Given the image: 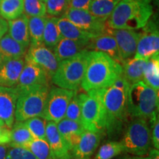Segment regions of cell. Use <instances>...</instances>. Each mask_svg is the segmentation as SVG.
Instances as JSON below:
<instances>
[{"instance_id": "d6986e66", "label": "cell", "mask_w": 159, "mask_h": 159, "mask_svg": "<svg viewBox=\"0 0 159 159\" xmlns=\"http://www.w3.org/2000/svg\"><path fill=\"white\" fill-rule=\"evenodd\" d=\"M102 136L98 133L85 130L81 134L78 144L71 150V153L77 158H89L96 151Z\"/></svg>"}, {"instance_id": "8d00e7d4", "label": "cell", "mask_w": 159, "mask_h": 159, "mask_svg": "<svg viewBox=\"0 0 159 159\" xmlns=\"http://www.w3.org/2000/svg\"><path fill=\"white\" fill-rule=\"evenodd\" d=\"M80 116L81 101L79 94L76 91L69 103L64 118L75 122H80Z\"/></svg>"}, {"instance_id": "44dd1931", "label": "cell", "mask_w": 159, "mask_h": 159, "mask_svg": "<svg viewBox=\"0 0 159 159\" xmlns=\"http://www.w3.org/2000/svg\"><path fill=\"white\" fill-rule=\"evenodd\" d=\"M88 43L77 41L66 38H61L58 43L53 47V52L58 62L76 56L86 49Z\"/></svg>"}, {"instance_id": "d6a6232c", "label": "cell", "mask_w": 159, "mask_h": 159, "mask_svg": "<svg viewBox=\"0 0 159 159\" xmlns=\"http://www.w3.org/2000/svg\"><path fill=\"white\" fill-rule=\"evenodd\" d=\"M47 121L41 116L33 117L24 122L33 139H46V126Z\"/></svg>"}, {"instance_id": "1f68e13d", "label": "cell", "mask_w": 159, "mask_h": 159, "mask_svg": "<svg viewBox=\"0 0 159 159\" xmlns=\"http://www.w3.org/2000/svg\"><path fill=\"white\" fill-rule=\"evenodd\" d=\"M25 148L28 149L37 159H55L46 139H33Z\"/></svg>"}, {"instance_id": "cb8c5ba5", "label": "cell", "mask_w": 159, "mask_h": 159, "mask_svg": "<svg viewBox=\"0 0 159 159\" xmlns=\"http://www.w3.org/2000/svg\"><path fill=\"white\" fill-rule=\"evenodd\" d=\"M148 60L132 58L125 60L121 63L122 68V76L130 83L134 84L142 81L143 74Z\"/></svg>"}, {"instance_id": "ab89813d", "label": "cell", "mask_w": 159, "mask_h": 159, "mask_svg": "<svg viewBox=\"0 0 159 159\" xmlns=\"http://www.w3.org/2000/svg\"><path fill=\"white\" fill-rule=\"evenodd\" d=\"M11 142V129L0 120V145Z\"/></svg>"}, {"instance_id": "d4e9b609", "label": "cell", "mask_w": 159, "mask_h": 159, "mask_svg": "<svg viewBox=\"0 0 159 159\" xmlns=\"http://www.w3.org/2000/svg\"><path fill=\"white\" fill-rule=\"evenodd\" d=\"M27 52V47L17 42L6 33L0 40V59L22 58Z\"/></svg>"}, {"instance_id": "60d3db41", "label": "cell", "mask_w": 159, "mask_h": 159, "mask_svg": "<svg viewBox=\"0 0 159 159\" xmlns=\"http://www.w3.org/2000/svg\"><path fill=\"white\" fill-rule=\"evenodd\" d=\"M91 2H92V0H70L69 7L88 11Z\"/></svg>"}, {"instance_id": "7bdbcfd3", "label": "cell", "mask_w": 159, "mask_h": 159, "mask_svg": "<svg viewBox=\"0 0 159 159\" xmlns=\"http://www.w3.org/2000/svg\"><path fill=\"white\" fill-rule=\"evenodd\" d=\"M144 159H159V152L156 149H151L148 152V156L144 157Z\"/></svg>"}, {"instance_id": "7c38bea8", "label": "cell", "mask_w": 159, "mask_h": 159, "mask_svg": "<svg viewBox=\"0 0 159 159\" xmlns=\"http://www.w3.org/2000/svg\"><path fill=\"white\" fill-rule=\"evenodd\" d=\"M25 61L39 66L52 78L58 66V61L52 50L41 43L39 45L30 44L25 55Z\"/></svg>"}, {"instance_id": "30bf717a", "label": "cell", "mask_w": 159, "mask_h": 159, "mask_svg": "<svg viewBox=\"0 0 159 159\" xmlns=\"http://www.w3.org/2000/svg\"><path fill=\"white\" fill-rule=\"evenodd\" d=\"M159 55V30L158 24L150 19L139 32L136 51L134 57L148 60Z\"/></svg>"}, {"instance_id": "8fae6325", "label": "cell", "mask_w": 159, "mask_h": 159, "mask_svg": "<svg viewBox=\"0 0 159 159\" xmlns=\"http://www.w3.org/2000/svg\"><path fill=\"white\" fill-rule=\"evenodd\" d=\"M62 16L69 20L79 28L92 33L94 35L106 33L108 28L107 20L99 19L86 10L69 7Z\"/></svg>"}, {"instance_id": "83f0119b", "label": "cell", "mask_w": 159, "mask_h": 159, "mask_svg": "<svg viewBox=\"0 0 159 159\" xmlns=\"http://www.w3.org/2000/svg\"><path fill=\"white\" fill-rule=\"evenodd\" d=\"M33 137L24 122H16L11 129V143L13 147H25Z\"/></svg>"}, {"instance_id": "f546056e", "label": "cell", "mask_w": 159, "mask_h": 159, "mask_svg": "<svg viewBox=\"0 0 159 159\" xmlns=\"http://www.w3.org/2000/svg\"><path fill=\"white\" fill-rule=\"evenodd\" d=\"M24 13V0H0V17L6 21L15 19Z\"/></svg>"}, {"instance_id": "603a6c76", "label": "cell", "mask_w": 159, "mask_h": 159, "mask_svg": "<svg viewBox=\"0 0 159 159\" xmlns=\"http://www.w3.org/2000/svg\"><path fill=\"white\" fill-rule=\"evenodd\" d=\"M57 26L62 38L88 43L91 38L96 36L92 33L81 30L65 17L57 18Z\"/></svg>"}, {"instance_id": "4fadbf2b", "label": "cell", "mask_w": 159, "mask_h": 159, "mask_svg": "<svg viewBox=\"0 0 159 159\" xmlns=\"http://www.w3.org/2000/svg\"><path fill=\"white\" fill-rule=\"evenodd\" d=\"M106 32L113 35L116 40L122 63L125 60L134 57L136 51L139 32L128 29H112L108 27Z\"/></svg>"}, {"instance_id": "5bb4252c", "label": "cell", "mask_w": 159, "mask_h": 159, "mask_svg": "<svg viewBox=\"0 0 159 159\" xmlns=\"http://www.w3.org/2000/svg\"><path fill=\"white\" fill-rule=\"evenodd\" d=\"M50 79L47 73L42 68L34 63L25 61L19 81L14 87L19 93L36 85L49 86Z\"/></svg>"}, {"instance_id": "9a60e30c", "label": "cell", "mask_w": 159, "mask_h": 159, "mask_svg": "<svg viewBox=\"0 0 159 159\" xmlns=\"http://www.w3.org/2000/svg\"><path fill=\"white\" fill-rule=\"evenodd\" d=\"M19 93L15 87L0 86V120L11 129L14 124L16 106Z\"/></svg>"}, {"instance_id": "52a82bcc", "label": "cell", "mask_w": 159, "mask_h": 159, "mask_svg": "<svg viewBox=\"0 0 159 159\" xmlns=\"http://www.w3.org/2000/svg\"><path fill=\"white\" fill-rule=\"evenodd\" d=\"M49 91L48 85H36L19 92L16 106V121L25 122L33 117H43Z\"/></svg>"}, {"instance_id": "bcb514c9", "label": "cell", "mask_w": 159, "mask_h": 159, "mask_svg": "<svg viewBox=\"0 0 159 159\" xmlns=\"http://www.w3.org/2000/svg\"><path fill=\"white\" fill-rule=\"evenodd\" d=\"M77 159H90L89 158H77Z\"/></svg>"}, {"instance_id": "484cf974", "label": "cell", "mask_w": 159, "mask_h": 159, "mask_svg": "<svg viewBox=\"0 0 159 159\" xmlns=\"http://www.w3.org/2000/svg\"><path fill=\"white\" fill-rule=\"evenodd\" d=\"M57 17L47 16L43 35V43L52 49L62 38L57 26Z\"/></svg>"}, {"instance_id": "f1b7e54d", "label": "cell", "mask_w": 159, "mask_h": 159, "mask_svg": "<svg viewBox=\"0 0 159 159\" xmlns=\"http://www.w3.org/2000/svg\"><path fill=\"white\" fill-rule=\"evenodd\" d=\"M120 0H92L88 11L99 19L107 20Z\"/></svg>"}, {"instance_id": "6da1fadb", "label": "cell", "mask_w": 159, "mask_h": 159, "mask_svg": "<svg viewBox=\"0 0 159 159\" xmlns=\"http://www.w3.org/2000/svg\"><path fill=\"white\" fill-rule=\"evenodd\" d=\"M130 85L121 75L110 86L94 90L104 108L106 133L111 139L120 134L129 116L128 94Z\"/></svg>"}, {"instance_id": "ac0fdd59", "label": "cell", "mask_w": 159, "mask_h": 159, "mask_svg": "<svg viewBox=\"0 0 159 159\" xmlns=\"http://www.w3.org/2000/svg\"><path fill=\"white\" fill-rule=\"evenodd\" d=\"M86 49L103 52L112 57L120 64L122 63L116 40L113 35L109 34L107 32L91 38L89 40Z\"/></svg>"}, {"instance_id": "836d02e7", "label": "cell", "mask_w": 159, "mask_h": 159, "mask_svg": "<svg viewBox=\"0 0 159 159\" xmlns=\"http://www.w3.org/2000/svg\"><path fill=\"white\" fill-rule=\"evenodd\" d=\"M124 152L119 142H109L100 147L94 159H112Z\"/></svg>"}, {"instance_id": "74e56055", "label": "cell", "mask_w": 159, "mask_h": 159, "mask_svg": "<svg viewBox=\"0 0 159 159\" xmlns=\"http://www.w3.org/2000/svg\"><path fill=\"white\" fill-rule=\"evenodd\" d=\"M7 159H37L28 149L22 147H13L8 148Z\"/></svg>"}, {"instance_id": "e575fe53", "label": "cell", "mask_w": 159, "mask_h": 159, "mask_svg": "<svg viewBox=\"0 0 159 159\" xmlns=\"http://www.w3.org/2000/svg\"><path fill=\"white\" fill-rule=\"evenodd\" d=\"M24 14L27 17L47 16V10L42 0H24Z\"/></svg>"}, {"instance_id": "ee69618b", "label": "cell", "mask_w": 159, "mask_h": 159, "mask_svg": "<svg viewBox=\"0 0 159 159\" xmlns=\"http://www.w3.org/2000/svg\"><path fill=\"white\" fill-rule=\"evenodd\" d=\"M8 148L5 144L0 145V159H7V154Z\"/></svg>"}, {"instance_id": "ba28073f", "label": "cell", "mask_w": 159, "mask_h": 159, "mask_svg": "<svg viewBox=\"0 0 159 159\" xmlns=\"http://www.w3.org/2000/svg\"><path fill=\"white\" fill-rule=\"evenodd\" d=\"M81 101L80 122L85 130L102 135L106 133L104 108L94 90L79 94Z\"/></svg>"}, {"instance_id": "f6af8a7d", "label": "cell", "mask_w": 159, "mask_h": 159, "mask_svg": "<svg viewBox=\"0 0 159 159\" xmlns=\"http://www.w3.org/2000/svg\"><path fill=\"white\" fill-rule=\"evenodd\" d=\"M118 159H144V157L142 156H122L121 158H119Z\"/></svg>"}, {"instance_id": "f35d334b", "label": "cell", "mask_w": 159, "mask_h": 159, "mask_svg": "<svg viewBox=\"0 0 159 159\" xmlns=\"http://www.w3.org/2000/svg\"><path fill=\"white\" fill-rule=\"evenodd\" d=\"M151 125V139L154 148L159 149V119L158 116L150 122Z\"/></svg>"}, {"instance_id": "d590c367", "label": "cell", "mask_w": 159, "mask_h": 159, "mask_svg": "<svg viewBox=\"0 0 159 159\" xmlns=\"http://www.w3.org/2000/svg\"><path fill=\"white\" fill-rule=\"evenodd\" d=\"M69 4L70 0H47L45 2L47 14L52 17L63 16L69 8Z\"/></svg>"}, {"instance_id": "4316f807", "label": "cell", "mask_w": 159, "mask_h": 159, "mask_svg": "<svg viewBox=\"0 0 159 159\" xmlns=\"http://www.w3.org/2000/svg\"><path fill=\"white\" fill-rule=\"evenodd\" d=\"M156 55L148 60L142 81L155 90L159 89V56Z\"/></svg>"}, {"instance_id": "7402d4cb", "label": "cell", "mask_w": 159, "mask_h": 159, "mask_svg": "<svg viewBox=\"0 0 159 159\" xmlns=\"http://www.w3.org/2000/svg\"><path fill=\"white\" fill-rule=\"evenodd\" d=\"M7 24V33L10 36L27 48L30 43L28 29V17L23 13L16 19L8 21Z\"/></svg>"}, {"instance_id": "e0dca14e", "label": "cell", "mask_w": 159, "mask_h": 159, "mask_svg": "<svg viewBox=\"0 0 159 159\" xmlns=\"http://www.w3.org/2000/svg\"><path fill=\"white\" fill-rule=\"evenodd\" d=\"M25 59H0V86L14 87L25 66Z\"/></svg>"}, {"instance_id": "7a4b0ae2", "label": "cell", "mask_w": 159, "mask_h": 159, "mask_svg": "<svg viewBox=\"0 0 159 159\" xmlns=\"http://www.w3.org/2000/svg\"><path fill=\"white\" fill-rule=\"evenodd\" d=\"M122 65L103 52L89 50L88 63L81 83L86 92L110 86L122 75Z\"/></svg>"}, {"instance_id": "5b68a950", "label": "cell", "mask_w": 159, "mask_h": 159, "mask_svg": "<svg viewBox=\"0 0 159 159\" xmlns=\"http://www.w3.org/2000/svg\"><path fill=\"white\" fill-rule=\"evenodd\" d=\"M89 50L85 49L76 56L58 62L52 82L60 88L77 91L84 77Z\"/></svg>"}, {"instance_id": "8992f818", "label": "cell", "mask_w": 159, "mask_h": 159, "mask_svg": "<svg viewBox=\"0 0 159 159\" xmlns=\"http://www.w3.org/2000/svg\"><path fill=\"white\" fill-rule=\"evenodd\" d=\"M120 142L124 152L136 156L148 155L152 146L149 122L146 119L134 118L127 125Z\"/></svg>"}, {"instance_id": "4dcf8cb0", "label": "cell", "mask_w": 159, "mask_h": 159, "mask_svg": "<svg viewBox=\"0 0 159 159\" xmlns=\"http://www.w3.org/2000/svg\"><path fill=\"white\" fill-rule=\"evenodd\" d=\"M47 16L28 17V29L30 43L39 45L43 43V35Z\"/></svg>"}, {"instance_id": "3957f363", "label": "cell", "mask_w": 159, "mask_h": 159, "mask_svg": "<svg viewBox=\"0 0 159 159\" xmlns=\"http://www.w3.org/2000/svg\"><path fill=\"white\" fill-rule=\"evenodd\" d=\"M152 0H120L107 19L112 29L138 30L144 27L153 14Z\"/></svg>"}, {"instance_id": "2e32d148", "label": "cell", "mask_w": 159, "mask_h": 159, "mask_svg": "<svg viewBox=\"0 0 159 159\" xmlns=\"http://www.w3.org/2000/svg\"><path fill=\"white\" fill-rule=\"evenodd\" d=\"M46 140L48 142L55 159H71V152L68 145L59 133L55 122L47 121Z\"/></svg>"}, {"instance_id": "7dc6e473", "label": "cell", "mask_w": 159, "mask_h": 159, "mask_svg": "<svg viewBox=\"0 0 159 159\" xmlns=\"http://www.w3.org/2000/svg\"><path fill=\"white\" fill-rule=\"evenodd\" d=\"M42 1H43V2H45L47 1V0H42Z\"/></svg>"}, {"instance_id": "ffe728a7", "label": "cell", "mask_w": 159, "mask_h": 159, "mask_svg": "<svg viewBox=\"0 0 159 159\" xmlns=\"http://www.w3.org/2000/svg\"><path fill=\"white\" fill-rule=\"evenodd\" d=\"M56 125L59 133L71 152L78 144L81 134L85 130V128L80 122H75L65 118L56 123Z\"/></svg>"}, {"instance_id": "277c9868", "label": "cell", "mask_w": 159, "mask_h": 159, "mask_svg": "<svg viewBox=\"0 0 159 159\" xmlns=\"http://www.w3.org/2000/svg\"><path fill=\"white\" fill-rule=\"evenodd\" d=\"M158 91L139 81L130 85L128 112L132 118L146 119L149 123L158 116Z\"/></svg>"}, {"instance_id": "9c48e42d", "label": "cell", "mask_w": 159, "mask_h": 159, "mask_svg": "<svg viewBox=\"0 0 159 159\" xmlns=\"http://www.w3.org/2000/svg\"><path fill=\"white\" fill-rule=\"evenodd\" d=\"M76 91L57 86L49 89L43 118L55 123L64 119L69 103Z\"/></svg>"}, {"instance_id": "b9f144b4", "label": "cell", "mask_w": 159, "mask_h": 159, "mask_svg": "<svg viewBox=\"0 0 159 159\" xmlns=\"http://www.w3.org/2000/svg\"><path fill=\"white\" fill-rule=\"evenodd\" d=\"M8 30V24L5 19L0 17V40L7 33Z\"/></svg>"}]
</instances>
